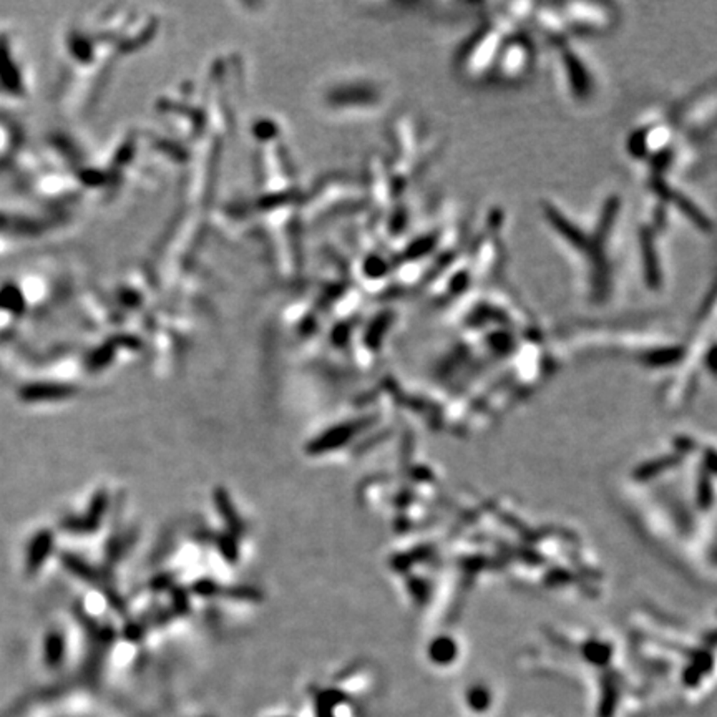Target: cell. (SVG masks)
Instances as JSON below:
<instances>
[{"label":"cell","mask_w":717,"mask_h":717,"mask_svg":"<svg viewBox=\"0 0 717 717\" xmlns=\"http://www.w3.org/2000/svg\"><path fill=\"white\" fill-rule=\"evenodd\" d=\"M376 422H378L376 416H369V417L353 420V422H347V424H340L338 427H332V429L324 432L323 435H319L316 440L308 445V452L311 456H323V454H327L331 450H336L339 447L349 444L357 433L367 431Z\"/></svg>","instance_id":"5"},{"label":"cell","mask_w":717,"mask_h":717,"mask_svg":"<svg viewBox=\"0 0 717 717\" xmlns=\"http://www.w3.org/2000/svg\"><path fill=\"white\" fill-rule=\"evenodd\" d=\"M532 42L520 30L510 34L503 42L490 77L503 85H517L526 79L534 68Z\"/></svg>","instance_id":"3"},{"label":"cell","mask_w":717,"mask_h":717,"mask_svg":"<svg viewBox=\"0 0 717 717\" xmlns=\"http://www.w3.org/2000/svg\"><path fill=\"white\" fill-rule=\"evenodd\" d=\"M193 591H195L196 595L211 598V596H216L222 589H220V585L216 581H213V580H199L193 585Z\"/></svg>","instance_id":"12"},{"label":"cell","mask_w":717,"mask_h":717,"mask_svg":"<svg viewBox=\"0 0 717 717\" xmlns=\"http://www.w3.org/2000/svg\"><path fill=\"white\" fill-rule=\"evenodd\" d=\"M467 701H469V705L473 711L482 713V711L490 707L492 696H490V692H488L487 688H483V686H473V688L470 690L469 694H467Z\"/></svg>","instance_id":"10"},{"label":"cell","mask_w":717,"mask_h":717,"mask_svg":"<svg viewBox=\"0 0 717 717\" xmlns=\"http://www.w3.org/2000/svg\"><path fill=\"white\" fill-rule=\"evenodd\" d=\"M458 654L456 639L450 636H439L433 639L429 648V658L435 665L447 666L452 663Z\"/></svg>","instance_id":"7"},{"label":"cell","mask_w":717,"mask_h":717,"mask_svg":"<svg viewBox=\"0 0 717 717\" xmlns=\"http://www.w3.org/2000/svg\"><path fill=\"white\" fill-rule=\"evenodd\" d=\"M517 27L518 24H515L505 13H495L490 24L483 26L460 49L456 66L462 75L475 82L490 77L503 42L510 34L518 30Z\"/></svg>","instance_id":"2"},{"label":"cell","mask_w":717,"mask_h":717,"mask_svg":"<svg viewBox=\"0 0 717 717\" xmlns=\"http://www.w3.org/2000/svg\"><path fill=\"white\" fill-rule=\"evenodd\" d=\"M106 505H108L106 495H105L104 492H100L98 495L91 500L90 509L87 511V515L83 517V520L75 525V530H87V532L95 530L102 522Z\"/></svg>","instance_id":"8"},{"label":"cell","mask_w":717,"mask_h":717,"mask_svg":"<svg viewBox=\"0 0 717 717\" xmlns=\"http://www.w3.org/2000/svg\"><path fill=\"white\" fill-rule=\"evenodd\" d=\"M51 543H52V540H51V536L47 535V534L40 535L39 538L34 542L32 551H30V565H32V566H37L39 563L45 560V557H47V553H49V549H51Z\"/></svg>","instance_id":"11"},{"label":"cell","mask_w":717,"mask_h":717,"mask_svg":"<svg viewBox=\"0 0 717 717\" xmlns=\"http://www.w3.org/2000/svg\"><path fill=\"white\" fill-rule=\"evenodd\" d=\"M218 548H220L224 560L233 563V561H236V558H238V547H236V542L233 536H222V540L218 542Z\"/></svg>","instance_id":"13"},{"label":"cell","mask_w":717,"mask_h":717,"mask_svg":"<svg viewBox=\"0 0 717 717\" xmlns=\"http://www.w3.org/2000/svg\"><path fill=\"white\" fill-rule=\"evenodd\" d=\"M716 448L701 433L666 437L623 470L620 502L666 558L692 578H716Z\"/></svg>","instance_id":"1"},{"label":"cell","mask_w":717,"mask_h":717,"mask_svg":"<svg viewBox=\"0 0 717 717\" xmlns=\"http://www.w3.org/2000/svg\"><path fill=\"white\" fill-rule=\"evenodd\" d=\"M214 500H216L218 511L222 513V517L224 518L226 525L230 526V530H231L233 534H241V532H243V525H241V520H239L238 515H236V510L235 507H233V503H231V500H230V495H228L224 490H216Z\"/></svg>","instance_id":"9"},{"label":"cell","mask_w":717,"mask_h":717,"mask_svg":"<svg viewBox=\"0 0 717 717\" xmlns=\"http://www.w3.org/2000/svg\"><path fill=\"white\" fill-rule=\"evenodd\" d=\"M568 30L578 34H604L618 22V12L606 4H580L568 2L557 5Z\"/></svg>","instance_id":"4"},{"label":"cell","mask_w":717,"mask_h":717,"mask_svg":"<svg viewBox=\"0 0 717 717\" xmlns=\"http://www.w3.org/2000/svg\"><path fill=\"white\" fill-rule=\"evenodd\" d=\"M560 49L561 57H563L561 64L565 68L568 85L576 98L585 100L593 91V79L587 68V64L583 62V58L578 53L574 52L573 49L565 45V42H561Z\"/></svg>","instance_id":"6"}]
</instances>
